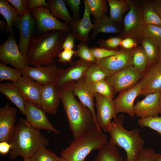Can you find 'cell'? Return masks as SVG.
Instances as JSON below:
<instances>
[{
  "label": "cell",
  "mask_w": 161,
  "mask_h": 161,
  "mask_svg": "<svg viewBox=\"0 0 161 161\" xmlns=\"http://www.w3.org/2000/svg\"><path fill=\"white\" fill-rule=\"evenodd\" d=\"M68 33L55 30L33 37L27 55L29 65L48 66L55 64V60L62 51Z\"/></svg>",
  "instance_id": "1"
},
{
  "label": "cell",
  "mask_w": 161,
  "mask_h": 161,
  "mask_svg": "<svg viewBox=\"0 0 161 161\" xmlns=\"http://www.w3.org/2000/svg\"><path fill=\"white\" fill-rule=\"evenodd\" d=\"M74 83L58 88L69 127L75 139L98 127L91 110L75 98L72 90Z\"/></svg>",
  "instance_id": "2"
},
{
  "label": "cell",
  "mask_w": 161,
  "mask_h": 161,
  "mask_svg": "<svg viewBox=\"0 0 161 161\" xmlns=\"http://www.w3.org/2000/svg\"><path fill=\"white\" fill-rule=\"evenodd\" d=\"M9 143L11 151L9 158L15 160L18 156L30 158L42 147L49 144L48 139L39 130L31 126L26 119L20 118L16 123Z\"/></svg>",
  "instance_id": "3"
},
{
  "label": "cell",
  "mask_w": 161,
  "mask_h": 161,
  "mask_svg": "<svg viewBox=\"0 0 161 161\" xmlns=\"http://www.w3.org/2000/svg\"><path fill=\"white\" fill-rule=\"evenodd\" d=\"M124 120L125 116L120 114L111 121L107 130L110 135L109 143L125 150L126 161H136L139 153L144 148L145 142L138 129L129 131L124 128Z\"/></svg>",
  "instance_id": "4"
},
{
  "label": "cell",
  "mask_w": 161,
  "mask_h": 161,
  "mask_svg": "<svg viewBox=\"0 0 161 161\" xmlns=\"http://www.w3.org/2000/svg\"><path fill=\"white\" fill-rule=\"evenodd\" d=\"M108 142L107 135L96 127L74 139L60 156L67 161H84L92 151L100 150Z\"/></svg>",
  "instance_id": "5"
},
{
  "label": "cell",
  "mask_w": 161,
  "mask_h": 161,
  "mask_svg": "<svg viewBox=\"0 0 161 161\" xmlns=\"http://www.w3.org/2000/svg\"><path fill=\"white\" fill-rule=\"evenodd\" d=\"M130 9L123 20V27L118 36L122 39L129 38L140 43L143 37L144 25L142 18V0H126Z\"/></svg>",
  "instance_id": "6"
},
{
  "label": "cell",
  "mask_w": 161,
  "mask_h": 161,
  "mask_svg": "<svg viewBox=\"0 0 161 161\" xmlns=\"http://www.w3.org/2000/svg\"><path fill=\"white\" fill-rule=\"evenodd\" d=\"M0 61L4 64L22 70L29 66L27 58L21 52L12 30L7 40L0 46Z\"/></svg>",
  "instance_id": "7"
},
{
  "label": "cell",
  "mask_w": 161,
  "mask_h": 161,
  "mask_svg": "<svg viewBox=\"0 0 161 161\" xmlns=\"http://www.w3.org/2000/svg\"><path fill=\"white\" fill-rule=\"evenodd\" d=\"M32 12L36 23L39 34L55 30L70 32L69 26L59 20L49 8L40 6L34 9Z\"/></svg>",
  "instance_id": "8"
},
{
  "label": "cell",
  "mask_w": 161,
  "mask_h": 161,
  "mask_svg": "<svg viewBox=\"0 0 161 161\" xmlns=\"http://www.w3.org/2000/svg\"><path fill=\"white\" fill-rule=\"evenodd\" d=\"M143 75L131 65L106 77L105 79L115 93H120L135 86L140 81Z\"/></svg>",
  "instance_id": "9"
},
{
  "label": "cell",
  "mask_w": 161,
  "mask_h": 161,
  "mask_svg": "<svg viewBox=\"0 0 161 161\" xmlns=\"http://www.w3.org/2000/svg\"><path fill=\"white\" fill-rule=\"evenodd\" d=\"M119 53L100 60L95 62L100 67L106 77L132 65L133 49H127L119 47Z\"/></svg>",
  "instance_id": "10"
},
{
  "label": "cell",
  "mask_w": 161,
  "mask_h": 161,
  "mask_svg": "<svg viewBox=\"0 0 161 161\" xmlns=\"http://www.w3.org/2000/svg\"><path fill=\"white\" fill-rule=\"evenodd\" d=\"M36 21L32 12L27 10L24 14L19 16L15 22L19 32L18 47L22 54L27 57L29 46L32 38Z\"/></svg>",
  "instance_id": "11"
},
{
  "label": "cell",
  "mask_w": 161,
  "mask_h": 161,
  "mask_svg": "<svg viewBox=\"0 0 161 161\" xmlns=\"http://www.w3.org/2000/svg\"><path fill=\"white\" fill-rule=\"evenodd\" d=\"M97 110L96 121L99 127L106 133L112 119L117 117L113 100L95 93Z\"/></svg>",
  "instance_id": "12"
},
{
  "label": "cell",
  "mask_w": 161,
  "mask_h": 161,
  "mask_svg": "<svg viewBox=\"0 0 161 161\" xmlns=\"http://www.w3.org/2000/svg\"><path fill=\"white\" fill-rule=\"evenodd\" d=\"M92 64L80 59L72 61L68 68H59L55 84L58 87H60L75 83L84 77Z\"/></svg>",
  "instance_id": "13"
},
{
  "label": "cell",
  "mask_w": 161,
  "mask_h": 161,
  "mask_svg": "<svg viewBox=\"0 0 161 161\" xmlns=\"http://www.w3.org/2000/svg\"><path fill=\"white\" fill-rule=\"evenodd\" d=\"M140 95L161 91V62L158 61L148 66L140 80Z\"/></svg>",
  "instance_id": "14"
},
{
  "label": "cell",
  "mask_w": 161,
  "mask_h": 161,
  "mask_svg": "<svg viewBox=\"0 0 161 161\" xmlns=\"http://www.w3.org/2000/svg\"><path fill=\"white\" fill-rule=\"evenodd\" d=\"M141 83L140 81L132 87L120 93L113 103L117 114L125 113L133 118L135 116L134 103L136 98L140 95Z\"/></svg>",
  "instance_id": "15"
},
{
  "label": "cell",
  "mask_w": 161,
  "mask_h": 161,
  "mask_svg": "<svg viewBox=\"0 0 161 161\" xmlns=\"http://www.w3.org/2000/svg\"><path fill=\"white\" fill-rule=\"evenodd\" d=\"M25 115L31 126L39 130L45 129L56 134L60 133L51 123L46 113L41 108L29 101L25 100Z\"/></svg>",
  "instance_id": "16"
},
{
  "label": "cell",
  "mask_w": 161,
  "mask_h": 161,
  "mask_svg": "<svg viewBox=\"0 0 161 161\" xmlns=\"http://www.w3.org/2000/svg\"><path fill=\"white\" fill-rule=\"evenodd\" d=\"M55 64L48 66H28L22 70L23 75L27 76L44 86L55 83L59 69Z\"/></svg>",
  "instance_id": "17"
},
{
  "label": "cell",
  "mask_w": 161,
  "mask_h": 161,
  "mask_svg": "<svg viewBox=\"0 0 161 161\" xmlns=\"http://www.w3.org/2000/svg\"><path fill=\"white\" fill-rule=\"evenodd\" d=\"M61 100L59 88L55 83L42 86L40 96L41 106V109L46 113L56 114Z\"/></svg>",
  "instance_id": "18"
},
{
  "label": "cell",
  "mask_w": 161,
  "mask_h": 161,
  "mask_svg": "<svg viewBox=\"0 0 161 161\" xmlns=\"http://www.w3.org/2000/svg\"><path fill=\"white\" fill-rule=\"evenodd\" d=\"M72 90L74 95L78 98L80 102L91 110L97 127L100 128L96 121L93 101L95 92L91 84L87 82L83 77L73 84Z\"/></svg>",
  "instance_id": "19"
},
{
  "label": "cell",
  "mask_w": 161,
  "mask_h": 161,
  "mask_svg": "<svg viewBox=\"0 0 161 161\" xmlns=\"http://www.w3.org/2000/svg\"><path fill=\"white\" fill-rule=\"evenodd\" d=\"M17 109L6 103L0 108V142H9L14 129Z\"/></svg>",
  "instance_id": "20"
},
{
  "label": "cell",
  "mask_w": 161,
  "mask_h": 161,
  "mask_svg": "<svg viewBox=\"0 0 161 161\" xmlns=\"http://www.w3.org/2000/svg\"><path fill=\"white\" fill-rule=\"evenodd\" d=\"M13 83L19 89L25 100L29 101L41 108L40 96L42 85L24 75L17 82Z\"/></svg>",
  "instance_id": "21"
},
{
  "label": "cell",
  "mask_w": 161,
  "mask_h": 161,
  "mask_svg": "<svg viewBox=\"0 0 161 161\" xmlns=\"http://www.w3.org/2000/svg\"><path fill=\"white\" fill-rule=\"evenodd\" d=\"M160 92L148 94L134 106L135 115L140 118L156 117L160 112Z\"/></svg>",
  "instance_id": "22"
},
{
  "label": "cell",
  "mask_w": 161,
  "mask_h": 161,
  "mask_svg": "<svg viewBox=\"0 0 161 161\" xmlns=\"http://www.w3.org/2000/svg\"><path fill=\"white\" fill-rule=\"evenodd\" d=\"M84 5V12L82 17L74 21L70 27V32L75 39L80 42L86 43L90 41L89 34L92 30L93 25L91 22L90 14L86 5Z\"/></svg>",
  "instance_id": "23"
},
{
  "label": "cell",
  "mask_w": 161,
  "mask_h": 161,
  "mask_svg": "<svg viewBox=\"0 0 161 161\" xmlns=\"http://www.w3.org/2000/svg\"><path fill=\"white\" fill-rule=\"evenodd\" d=\"M0 92L7 97L25 115V102L21 93L13 83L0 84Z\"/></svg>",
  "instance_id": "24"
},
{
  "label": "cell",
  "mask_w": 161,
  "mask_h": 161,
  "mask_svg": "<svg viewBox=\"0 0 161 161\" xmlns=\"http://www.w3.org/2000/svg\"><path fill=\"white\" fill-rule=\"evenodd\" d=\"M93 33L91 35L92 40L100 33H118L121 32L122 28L116 24L109 16L106 14L102 17L94 20Z\"/></svg>",
  "instance_id": "25"
},
{
  "label": "cell",
  "mask_w": 161,
  "mask_h": 161,
  "mask_svg": "<svg viewBox=\"0 0 161 161\" xmlns=\"http://www.w3.org/2000/svg\"><path fill=\"white\" fill-rule=\"evenodd\" d=\"M110 8L109 17L117 25L123 24V16L130 9L126 0H107Z\"/></svg>",
  "instance_id": "26"
},
{
  "label": "cell",
  "mask_w": 161,
  "mask_h": 161,
  "mask_svg": "<svg viewBox=\"0 0 161 161\" xmlns=\"http://www.w3.org/2000/svg\"><path fill=\"white\" fill-rule=\"evenodd\" d=\"M49 4L50 10L58 19L64 20L65 23L71 26L74 20L69 14L65 2L63 0H47Z\"/></svg>",
  "instance_id": "27"
},
{
  "label": "cell",
  "mask_w": 161,
  "mask_h": 161,
  "mask_svg": "<svg viewBox=\"0 0 161 161\" xmlns=\"http://www.w3.org/2000/svg\"><path fill=\"white\" fill-rule=\"evenodd\" d=\"M99 150L93 161H126L120 154L116 146L109 142Z\"/></svg>",
  "instance_id": "28"
},
{
  "label": "cell",
  "mask_w": 161,
  "mask_h": 161,
  "mask_svg": "<svg viewBox=\"0 0 161 161\" xmlns=\"http://www.w3.org/2000/svg\"><path fill=\"white\" fill-rule=\"evenodd\" d=\"M142 18L144 25L161 26V20L154 8L152 0H142Z\"/></svg>",
  "instance_id": "29"
},
{
  "label": "cell",
  "mask_w": 161,
  "mask_h": 161,
  "mask_svg": "<svg viewBox=\"0 0 161 161\" xmlns=\"http://www.w3.org/2000/svg\"><path fill=\"white\" fill-rule=\"evenodd\" d=\"M0 13L7 21L6 30L11 32L13 25L18 18L19 15L16 8L11 6L8 0H0Z\"/></svg>",
  "instance_id": "30"
},
{
  "label": "cell",
  "mask_w": 161,
  "mask_h": 161,
  "mask_svg": "<svg viewBox=\"0 0 161 161\" xmlns=\"http://www.w3.org/2000/svg\"><path fill=\"white\" fill-rule=\"evenodd\" d=\"M148 65L147 55L142 45L133 49L132 65L139 72L144 74Z\"/></svg>",
  "instance_id": "31"
},
{
  "label": "cell",
  "mask_w": 161,
  "mask_h": 161,
  "mask_svg": "<svg viewBox=\"0 0 161 161\" xmlns=\"http://www.w3.org/2000/svg\"><path fill=\"white\" fill-rule=\"evenodd\" d=\"M106 0H84L90 15L94 20L98 19L105 15L107 11Z\"/></svg>",
  "instance_id": "32"
},
{
  "label": "cell",
  "mask_w": 161,
  "mask_h": 161,
  "mask_svg": "<svg viewBox=\"0 0 161 161\" xmlns=\"http://www.w3.org/2000/svg\"><path fill=\"white\" fill-rule=\"evenodd\" d=\"M23 76L22 70L13 69L6 64L0 63V81L4 80L17 82Z\"/></svg>",
  "instance_id": "33"
},
{
  "label": "cell",
  "mask_w": 161,
  "mask_h": 161,
  "mask_svg": "<svg viewBox=\"0 0 161 161\" xmlns=\"http://www.w3.org/2000/svg\"><path fill=\"white\" fill-rule=\"evenodd\" d=\"M140 44L147 55L148 65L159 61L158 46L155 42L149 39L143 38Z\"/></svg>",
  "instance_id": "34"
},
{
  "label": "cell",
  "mask_w": 161,
  "mask_h": 161,
  "mask_svg": "<svg viewBox=\"0 0 161 161\" xmlns=\"http://www.w3.org/2000/svg\"><path fill=\"white\" fill-rule=\"evenodd\" d=\"M84 77L87 82L92 84L105 79L106 76L100 66L95 62L92 64Z\"/></svg>",
  "instance_id": "35"
},
{
  "label": "cell",
  "mask_w": 161,
  "mask_h": 161,
  "mask_svg": "<svg viewBox=\"0 0 161 161\" xmlns=\"http://www.w3.org/2000/svg\"><path fill=\"white\" fill-rule=\"evenodd\" d=\"M143 38L150 39L157 46L161 45V26L154 24L144 25L143 32Z\"/></svg>",
  "instance_id": "36"
},
{
  "label": "cell",
  "mask_w": 161,
  "mask_h": 161,
  "mask_svg": "<svg viewBox=\"0 0 161 161\" xmlns=\"http://www.w3.org/2000/svg\"><path fill=\"white\" fill-rule=\"evenodd\" d=\"M59 158L55 153L43 146L38 149L30 160V161H58Z\"/></svg>",
  "instance_id": "37"
},
{
  "label": "cell",
  "mask_w": 161,
  "mask_h": 161,
  "mask_svg": "<svg viewBox=\"0 0 161 161\" xmlns=\"http://www.w3.org/2000/svg\"><path fill=\"white\" fill-rule=\"evenodd\" d=\"M91 85L95 92L113 99L115 93L110 85L105 79L91 84Z\"/></svg>",
  "instance_id": "38"
},
{
  "label": "cell",
  "mask_w": 161,
  "mask_h": 161,
  "mask_svg": "<svg viewBox=\"0 0 161 161\" xmlns=\"http://www.w3.org/2000/svg\"><path fill=\"white\" fill-rule=\"evenodd\" d=\"M137 122L140 127H148L157 131L161 136V117H149L140 118Z\"/></svg>",
  "instance_id": "39"
},
{
  "label": "cell",
  "mask_w": 161,
  "mask_h": 161,
  "mask_svg": "<svg viewBox=\"0 0 161 161\" xmlns=\"http://www.w3.org/2000/svg\"><path fill=\"white\" fill-rule=\"evenodd\" d=\"M75 55L79 57L81 60L91 63L95 62L96 60L92 54L90 48L85 43H79L75 50Z\"/></svg>",
  "instance_id": "40"
},
{
  "label": "cell",
  "mask_w": 161,
  "mask_h": 161,
  "mask_svg": "<svg viewBox=\"0 0 161 161\" xmlns=\"http://www.w3.org/2000/svg\"><path fill=\"white\" fill-rule=\"evenodd\" d=\"M122 39L118 36H112L107 39H100L98 41V43L100 44L101 48L111 50H118L120 42Z\"/></svg>",
  "instance_id": "41"
},
{
  "label": "cell",
  "mask_w": 161,
  "mask_h": 161,
  "mask_svg": "<svg viewBox=\"0 0 161 161\" xmlns=\"http://www.w3.org/2000/svg\"><path fill=\"white\" fill-rule=\"evenodd\" d=\"M91 52L96 60H100L118 54V50H109L104 48L93 47L90 48Z\"/></svg>",
  "instance_id": "42"
},
{
  "label": "cell",
  "mask_w": 161,
  "mask_h": 161,
  "mask_svg": "<svg viewBox=\"0 0 161 161\" xmlns=\"http://www.w3.org/2000/svg\"><path fill=\"white\" fill-rule=\"evenodd\" d=\"M64 1L66 4L72 10L74 21H76L80 19L79 10L81 0H65Z\"/></svg>",
  "instance_id": "43"
},
{
  "label": "cell",
  "mask_w": 161,
  "mask_h": 161,
  "mask_svg": "<svg viewBox=\"0 0 161 161\" xmlns=\"http://www.w3.org/2000/svg\"><path fill=\"white\" fill-rule=\"evenodd\" d=\"M9 3L15 7L19 16L23 15L27 10L28 0H8Z\"/></svg>",
  "instance_id": "44"
},
{
  "label": "cell",
  "mask_w": 161,
  "mask_h": 161,
  "mask_svg": "<svg viewBox=\"0 0 161 161\" xmlns=\"http://www.w3.org/2000/svg\"><path fill=\"white\" fill-rule=\"evenodd\" d=\"M155 153L151 148H144L139 153L136 161H153V156Z\"/></svg>",
  "instance_id": "45"
},
{
  "label": "cell",
  "mask_w": 161,
  "mask_h": 161,
  "mask_svg": "<svg viewBox=\"0 0 161 161\" xmlns=\"http://www.w3.org/2000/svg\"><path fill=\"white\" fill-rule=\"evenodd\" d=\"M75 50L72 49H64L59 54L58 61L61 64L72 62V58L75 55Z\"/></svg>",
  "instance_id": "46"
},
{
  "label": "cell",
  "mask_w": 161,
  "mask_h": 161,
  "mask_svg": "<svg viewBox=\"0 0 161 161\" xmlns=\"http://www.w3.org/2000/svg\"><path fill=\"white\" fill-rule=\"evenodd\" d=\"M40 6H43L49 8L50 5L45 0H30L28 2L27 10L32 12L34 9Z\"/></svg>",
  "instance_id": "47"
},
{
  "label": "cell",
  "mask_w": 161,
  "mask_h": 161,
  "mask_svg": "<svg viewBox=\"0 0 161 161\" xmlns=\"http://www.w3.org/2000/svg\"><path fill=\"white\" fill-rule=\"evenodd\" d=\"M137 43L133 39L127 38L122 39L119 47L127 49H132L137 47Z\"/></svg>",
  "instance_id": "48"
},
{
  "label": "cell",
  "mask_w": 161,
  "mask_h": 161,
  "mask_svg": "<svg viewBox=\"0 0 161 161\" xmlns=\"http://www.w3.org/2000/svg\"><path fill=\"white\" fill-rule=\"evenodd\" d=\"M75 38L70 32H68L62 45L63 49L73 50L75 47L74 43Z\"/></svg>",
  "instance_id": "49"
},
{
  "label": "cell",
  "mask_w": 161,
  "mask_h": 161,
  "mask_svg": "<svg viewBox=\"0 0 161 161\" xmlns=\"http://www.w3.org/2000/svg\"><path fill=\"white\" fill-rule=\"evenodd\" d=\"M11 145L7 142L3 141L0 143V153L2 155L7 154L11 149Z\"/></svg>",
  "instance_id": "50"
},
{
  "label": "cell",
  "mask_w": 161,
  "mask_h": 161,
  "mask_svg": "<svg viewBox=\"0 0 161 161\" xmlns=\"http://www.w3.org/2000/svg\"><path fill=\"white\" fill-rule=\"evenodd\" d=\"M154 8L161 20V0H152Z\"/></svg>",
  "instance_id": "51"
},
{
  "label": "cell",
  "mask_w": 161,
  "mask_h": 161,
  "mask_svg": "<svg viewBox=\"0 0 161 161\" xmlns=\"http://www.w3.org/2000/svg\"><path fill=\"white\" fill-rule=\"evenodd\" d=\"M153 161H161V154L155 153L153 156Z\"/></svg>",
  "instance_id": "52"
},
{
  "label": "cell",
  "mask_w": 161,
  "mask_h": 161,
  "mask_svg": "<svg viewBox=\"0 0 161 161\" xmlns=\"http://www.w3.org/2000/svg\"><path fill=\"white\" fill-rule=\"evenodd\" d=\"M7 27V23H6L3 22L1 20H0V30H2L3 29L6 27V29Z\"/></svg>",
  "instance_id": "53"
},
{
  "label": "cell",
  "mask_w": 161,
  "mask_h": 161,
  "mask_svg": "<svg viewBox=\"0 0 161 161\" xmlns=\"http://www.w3.org/2000/svg\"><path fill=\"white\" fill-rule=\"evenodd\" d=\"M158 49L159 55V61L161 62V45L158 46Z\"/></svg>",
  "instance_id": "54"
},
{
  "label": "cell",
  "mask_w": 161,
  "mask_h": 161,
  "mask_svg": "<svg viewBox=\"0 0 161 161\" xmlns=\"http://www.w3.org/2000/svg\"><path fill=\"white\" fill-rule=\"evenodd\" d=\"M160 112L159 114H161V91L160 92L159 97Z\"/></svg>",
  "instance_id": "55"
},
{
  "label": "cell",
  "mask_w": 161,
  "mask_h": 161,
  "mask_svg": "<svg viewBox=\"0 0 161 161\" xmlns=\"http://www.w3.org/2000/svg\"><path fill=\"white\" fill-rule=\"evenodd\" d=\"M58 161H67V160L63 157H61Z\"/></svg>",
  "instance_id": "56"
},
{
  "label": "cell",
  "mask_w": 161,
  "mask_h": 161,
  "mask_svg": "<svg viewBox=\"0 0 161 161\" xmlns=\"http://www.w3.org/2000/svg\"><path fill=\"white\" fill-rule=\"evenodd\" d=\"M24 161H30V160L29 158H28L24 159Z\"/></svg>",
  "instance_id": "57"
}]
</instances>
